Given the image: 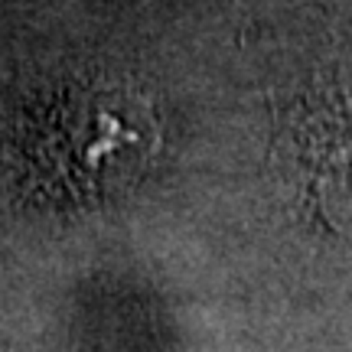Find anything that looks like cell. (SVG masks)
I'll list each match as a JSON object with an SVG mask.
<instances>
[{"mask_svg":"<svg viewBox=\"0 0 352 352\" xmlns=\"http://www.w3.org/2000/svg\"><path fill=\"white\" fill-rule=\"evenodd\" d=\"M336 138L352 151V124H342L336 131ZM323 151L327 153H320V166H316V173H320V192L333 206L352 209V157L340 151H329V147H323Z\"/></svg>","mask_w":352,"mask_h":352,"instance_id":"cell-1","label":"cell"}]
</instances>
